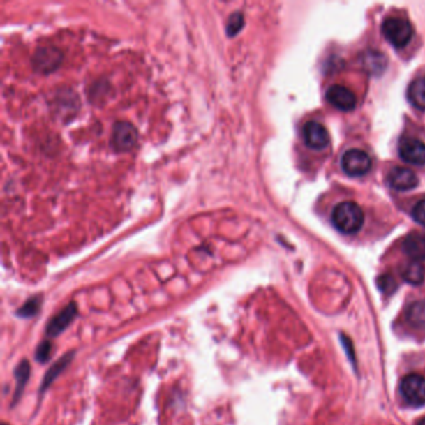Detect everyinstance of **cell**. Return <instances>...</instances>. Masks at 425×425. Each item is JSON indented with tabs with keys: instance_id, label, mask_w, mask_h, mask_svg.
Wrapping results in <instances>:
<instances>
[{
	"instance_id": "cell-15",
	"label": "cell",
	"mask_w": 425,
	"mask_h": 425,
	"mask_svg": "<svg viewBox=\"0 0 425 425\" xmlns=\"http://www.w3.org/2000/svg\"><path fill=\"white\" fill-rule=\"evenodd\" d=\"M15 390H14V396H13L12 404L15 405L19 402V399L22 398L24 388L28 383L30 377V364L28 361H20L18 367L15 369Z\"/></svg>"
},
{
	"instance_id": "cell-6",
	"label": "cell",
	"mask_w": 425,
	"mask_h": 425,
	"mask_svg": "<svg viewBox=\"0 0 425 425\" xmlns=\"http://www.w3.org/2000/svg\"><path fill=\"white\" fill-rule=\"evenodd\" d=\"M304 144L312 150H325L331 142L329 133L318 121H308L303 126Z\"/></svg>"
},
{
	"instance_id": "cell-2",
	"label": "cell",
	"mask_w": 425,
	"mask_h": 425,
	"mask_svg": "<svg viewBox=\"0 0 425 425\" xmlns=\"http://www.w3.org/2000/svg\"><path fill=\"white\" fill-rule=\"evenodd\" d=\"M382 33L393 47L402 49L407 47L413 38L412 24L402 18H387L382 24Z\"/></svg>"
},
{
	"instance_id": "cell-7",
	"label": "cell",
	"mask_w": 425,
	"mask_h": 425,
	"mask_svg": "<svg viewBox=\"0 0 425 425\" xmlns=\"http://www.w3.org/2000/svg\"><path fill=\"white\" fill-rule=\"evenodd\" d=\"M327 101L341 111L355 110L357 98L350 89L343 85H333L327 90Z\"/></svg>"
},
{
	"instance_id": "cell-12",
	"label": "cell",
	"mask_w": 425,
	"mask_h": 425,
	"mask_svg": "<svg viewBox=\"0 0 425 425\" xmlns=\"http://www.w3.org/2000/svg\"><path fill=\"white\" fill-rule=\"evenodd\" d=\"M403 250L413 261H424L425 260V234L423 233H412L404 239Z\"/></svg>"
},
{
	"instance_id": "cell-14",
	"label": "cell",
	"mask_w": 425,
	"mask_h": 425,
	"mask_svg": "<svg viewBox=\"0 0 425 425\" xmlns=\"http://www.w3.org/2000/svg\"><path fill=\"white\" fill-rule=\"evenodd\" d=\"M408 101L418 110L425 111V79L419 77L410 82L407 90Z\"/></svg>"
},
{
	"instance_id": "cell-22",
	"label": "cell",
	"mask_w": 425,
	"mask_h": 425,
	"mask_svg": "<svg viewBox=\"0 0 425 425\" xmlns=\"http://www.w3.org/2000/svg\"><path fill=\"white\" fill-rule=\"evenodd\" d=\"M412 217L414 221L418 222L422 226H425V198L414 206Z\"/></svg>"
},
{
	"instance_id": "cell-10",
	"label": "cell",
	"mask_w": 425,
	"mask_h": 425,
	"mask_svg": "<svg viewBox=\"0 0 425 425\" xmlns=\"http://www.w3.org/2000/svg\"><path fill=\"white\" fill-rule=\"evenodd\" d=\"M399 156L403 161L412 165H425V144L414 139H404L401 141L399 147Z\"/></svg>"
},
{
	"instance_id": "cell-24",
	"label": "cell",
	"mask_w": 425,
	"mask_h": 425,
	"mask_svg": "<svg viewBox=\"0 0 425 425\" xmlns=\"http://www.w3.org/2000/svg\"><path fill=\"white\" fill-rule=\"evenodd\" d=\"M1 425H8V424H6V423H3V424H1Z\"/></svg>"
},
{
	"instance_id": "cell-19",
	"label": "cell",
	"mask_w": 425,
	"mask_h": 425,
	"mask_svg": "<svg viewBox=\"0 0 425 425\" xmlns=\"http://www.w3.org/2000/svg\"><path fill=\"white\" fill-rule=\"evenodd\" d=\"M245 25V18L242 13H233L232 15L228 18L226 30H228V36H234L239 30L242 29V27Z\"/></svg>"
},
{
	"instance_id": "cell-3",
	"label": "cell",
	"mask_w": 425,
	"mask_h": 425,
	"mask_svg": "<svg viewBox=\"0 0 425 425\" xmlns=\"http://www.w3.org/2000/svg\"><path fill=\"white\" fill-rule=\"evenodd\" d=\"M401 394L403 399L414 407L425 404V377L410 373L403 378L401 383Z\"/></svg>"
},
{
	"instance_id": "cell-21",
	"label": "cell",
	"mask_w": 425,
	"mask_h": 425,
	"mask_svg": "<svg viewBox=\"0 0 425 425\" xmlns=\"http://www.w3.org/2000/svg\"><path fill=\"white\" fill-rule=\"evenodd\" d=\"M378 287L385 294H392L396 290V281L389 274L380 276L378 278Z\"/></svg>"
},
{
	"instance_id": "cell-4",
	"label": "cell",
	"mask_w": 425,
	"mask_h": 425,
	"mask_svg": "<svg viewBox=\"0 0 425 425\" xmlns=\"http://www.w3.org/2000/svg\"><path fill=\"white\" fill-rule=\"evenodd\" d=\"M342 169L350 177H361L369 172L372 167V158L367 152L361 150H348L342 158Z\"/></svg>"
},
{
	"instance_id": "cell-11",
	"label": "cell",
	"mask_w": 425,
	"mask_h": 425,
	"mask_svg": "<svg viewBox=\"0 0 425 425\" xmlns=\"http://www.w3.org/2000/svg\"><path fill=\"white\" fill-rule=\"evenodd\" d=\"M388 185L396 191H410L418 186L419 181L412 170L396 167L392 170L388 177Z\"/></svg>"
},
{
	"instance_id": "cell-16",
	"label": "cell",
	"mask_w": 425,
	"mask_h": 425,
	"mask_svg": "<svg viewBox=\"0 0 425 425\" xmlns=\"http://www.w3.org/2000/svg\"><path fill=\"white\" fill-rule=\"evenodd\" d=\"M405 318L408 323L414 328L425 327V302L417 301L410 303L405 309Z\"/></svg>"
},
{
	"instance_id": "cell-13",
	"label": "cell",
	"mask_w": 425,
	"mask_h": 425,
	"mask_svg": "<svg viewBox=\"0 0 425 425\" xmlns=\"http://www.w3.org/2000/svg\"><path fill=\"white\" fill-rule=\"evenodd\" d=\"M73 358H74V352H68V353L63 355L59 361L54 363L53 366L50 367V369L47 371L44 379H43V383H41L40 387L41 393L45 392L50 385H53L54 380L58 378L59 375L64 372L66 368L69 367V364H70L71 361H73Z\"/></svg>"
},
{
	"instance_id": "cell-5",
	"label": "cell",
	"mask_w": 425,
	"mask_h": 425,
	"mask_svg": "<svg viewBox=\"0 0 425 425\" xmlns=\"http://www.w3.org/2000/svg\"><path fill=\"white\" fill-rule=\"evenodd\" d=\"M139 139L137 130L133 124L126 121H120L114 125L112 135H111V142L114 149L117 151H128L131 150Z\"/></svg>"
},
{
	"instance_id": "cell-18",
	"label": "cell",
	"mask_w": 425,
	"mask_h": 425,
	"mask_svg": "<svg viewBox=\"0 0 425 425\" xmlns=\"http://www.w3.org/2000/svg\"><path fill=\"white\" fill-rule=\"evenodd\" d=\"M41 296H34L29 298L27 302L24 303L23 306L17 311V315L22 318H30L39 313L41 308Z\"/></svg>"
},
{
	"instance_id": "cell-8",
	"label": "cell",
	"mask_w": 425,
	"mask_h": 425,
	"mask_svg": "<svg viewBox=\"0 0 425 425\" xmlns=\"http://www.w3.org/2000/svg\"><path fill=\"white\" fill-rule=\"evenodd\" d=\"M60 63H61V53L55 47H40L38 49L33 58L34 69L45 74L57 70Z\"/></svg>"
},
{
	"instance_id": "cell-20",
	"label": "cell",
	"mask_w": 425,
	"mask_h": 425,
	"mask_svg": "<svg viewBox=\"0 0 425 425\" xmlns=\"http://www.w3.org/2000/svg\"><path fill=\"white\" fill-rule=\"evenodd\" d=\"M52 350H53V344L50 343V341L41 342L36 350V361H40V363H47L50 359Z\"/></svg>"
},
{
	"instance_id": "cell-9",
	"label": "cell",
	"mask_w": 425,
	"mask_h": 425,
	"mask_svg": "<svg viewBox=\"0 0 425 425\" xmlns=\"http://www.w3.org/2000/svg\"><path fill=\"white\" fill-rule=\"evenodd\" d=\"M77 315V308L75 303H69L65 308L61 309L58 315H54L49 320L47 326V334L49 337H57L59 334L64 332L68 327L70 326L73 320H75Z\"/></svg>"
},
{
	"instance_id": "cell-23",
	"label": "cell",
	"mask_w": 425,
	"mask_h": 425,
	"mask_svg": "<svg viewBox=\"0 0 425 425\" xmlns=\"http://www.w3.org/2000/svg\"><path fill=\"white\" fill-rule=\"evenodd\" d=\"M418 425H425V418H423V419L419 420V423H418Z\"/></svg>"
},
{
	"instance_id": "cell-17",
	"label": "cell",
	"mask_w": 425,
	"mask_h": 425,
	"mask_svg": "<svg viewBox=\"0 0 425 425\" xmlns=\"http://www.w3.org/2000/svg\"><path fill=\"white\" fill-rule=\"evenodd\" d=\"M402 277L405 282L413 285H419L425 278L424 266L418 261L409 262L402 269Z\"/></svg>"
},
{
	"instance_id": "cell-1",
	"label": "cell",
	"mask_w": 425,
	"mask_h": 425,
	"mask_svg": "<svg viewBox=\"0 0 425 425\" xmlns=\"http://www.w3.org/2000/svg\"><path fill=\"white\" fill-rule=\"evenodd\" d=\"M333 226L344 234H353L364 223V214L359 204L345 201L338 204L332 212Z\"/></svg>"
}]
</instances>
